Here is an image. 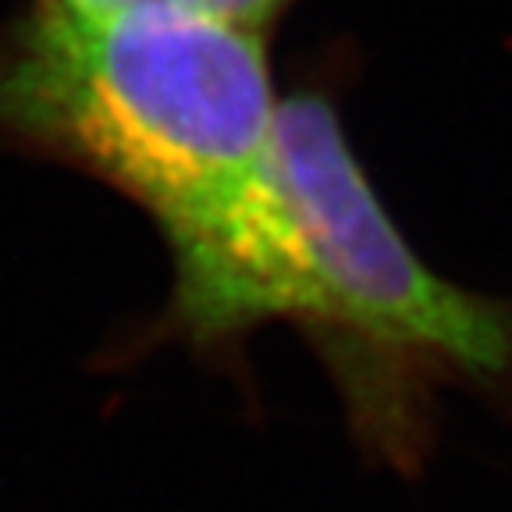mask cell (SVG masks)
Returning <instances> with one entry per match:
<instances>
[{"label": "cell", "mask_w": 512, "mask_h": 512, "mask_svg": "<svg viewBox=\"0 0 512 512\" xmlns=\"http://www.w3.org/2000/svg\"><path fill=\"white\" fill-rule=\"evenodd\" d=\"M278 107L264 36L182 0H25L0 18V146L136 203L171 285L256 224Z\"/></svg>", "instance_id": "cell-1"}, {"label": "cell", "mask_w": 512, "mask_h": 512, "mask_svg": "<svg viewBox=\"0 0 512 512\" xmlns=\"http://www.w3.org/2000/svg\"><path fill=\"white\" fill-rule=\"evenodd\" d=\"M271 178L292 256L278 324H292L367 459L420 473L445 392L512 413V299L448 281L384 210L324 89L281 96Z\"/></svg>", "instance_id": "cell-2"}, {"label": "cell", "mask_w": 512, "mask_h": 512, "mask_svg": "<svg viewBox=\"0 0 512 512\" xmlns=\"http://www.w3.org/2000/svg\"><path fill=\"white\" fill-rule=\"evenodd\" d=\"M189 8L207 11V15L221 18L228 25H239V29L260 32L264 36L281 15H285L296 0H182Z\"/></svg>", "instance_id": "cell-3"}]
</instances>
